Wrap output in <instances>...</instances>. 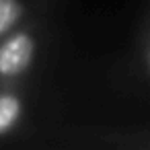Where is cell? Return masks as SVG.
Wrapping results in <instances>:
<instances>
[{
	"label": "cell",
	"mask_w": 150,
	"mask_h": 150,
	"mask_svg": "<svg viewBox=\"0 0 150 150\" xmlns=\"http://www.w3.org/2000/svg\"><path fill=\"white\" fill-rule=\"evenodd\" d=\"M25 115V97L15 84L0 86V140L11 136Z\"/></svg>",
	"instance_id": "cell-2"
},
{
	"label": "cell",
	"mask_w": 150,
	"mask_h": 150,
	"mask_svg": "<svg viewBox=\"0 0 150 150\" xmlns=\"http://www.w3.org/2000/svg\"><path fill=\"white\" fill-rule=\"evenodd\" d=\"M27 8L23 0H0V37H4L25 21Z\"/></svg>",
	"instance_id": "cell-3"
},
{
	"label": "cell",
	"mask_w": 150,
	"mask_h": 150,
	"mask_svg": "<svg viewBox=\"0 0 150 150\" xmlns=\"http://www.w3.org/2000/svg\"><path fill=\"white\" fill-rule=\"evenodd\" d=\"M37 58V35L29 27H17L0 37V86L17 84Z\"/></svg>",
	"instance_id": "cell-1"
}]
</instances>
